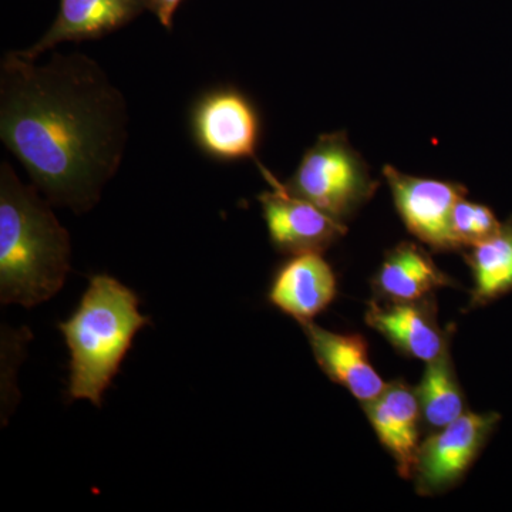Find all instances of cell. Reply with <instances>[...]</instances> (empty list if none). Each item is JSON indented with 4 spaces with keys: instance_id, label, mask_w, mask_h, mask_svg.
Returning <instances> with one entry per match:
<instances>
[{
    "instance_id": "obj_8",
    "label": "cell",
    "mask_w": 512,
    "mask_h": 512,
    "mask_svg": "<svg viewBox=\"0 0 512 512\" xmlns=\"http://www.w3.org/2000/svg\"><path fill=\"white\" fill-rule=\"evenodd\" d=\"M394 205L407 229L436 251H456L451 234L454 207L466 197L464 185L404 174L392 165L383 170Z\"/></svg>"
},
{
    "instance_id": "obj_16",
    "label": "cell",
    "mask_w": 512,
    "mask_h": 512,
    "mask_svg": "<svg viewBox=\"0 0 512 512\" xmlns=\"http://www.w3.org/2000/svg\"><path fill=\"white\" fill-rule=\"evenodd\" d=\"M414 392L420 406L421 421L431 431L443 429L467 413L466 400L458 383L450 348L427 363L426 372Z\"/></svg>"
},
{
    "instance_id": "obj_7",
    "label": "cell",
    "mask_w": 512,
    "mask_h": 512,
    "mask_svg": "<svg viewBox=\"0 0 512 512\" xmlns=\"http://www.w3.org/2000/svg\"><path fill=\"white\" fill-rule=\"evenodd\" d=\"M271 190L259 195L269 239L279 252L288 255L323 252L346 234L345 222L330 217L311 201L293 194L261 163Z\"/></svg>"
},
{
    "instance_id": "obj_12",
    "label": "cell",
    "mask_w": 512,
    "mask_h": 512,
    "mask_svg": "<svg viewBox=\"0 0 512 512\" xmlns=\"http://www.w3.org/2000/svg\"><path fill=\"white\" fill-rule=\"evenodd\" d=\"M376 436L396 461L403 478H412L421 446V413L416 392L409 384L387 383L380 396L363 403Z\"/></svg>"
},
{
    "instance_id": "obj_10",
    "label": "cell",
    "mask_w": 512,
    "mask_h": 512,
    "mask_svg": "<svg viewBox=\"0 0 512 512\" xmlns=\"http://www.w3.org/2000/svg\"><path fill=\"white\" fill-rule=\"evenodd\" d=\"M338 293L332 266L322 252L292 255L278 269L269 288L268 299L299 325L313 322L325 311Z\"/></svg>"
},
{
    "instance_id": "obj_18",
    "label": "cell",
    "mask_w": 512,
    "mask_h": 512,
    "mask_svg": "<svg viewBox=\"0 0 512 512\" xmlns=\"http://www.w3.org/2000/svg\"><path fill=\"white\" fill-rule=\"evenodd\" d=\"M183 0H150L151 12L157 16L164 28L171 29L178 6Z\"/></svg>"
},
{
    "instance_id": "obj_6",
    "label": "cell",
    "mask_w": 512,
    "mask_h": 512,
    "mask_svg": "<svg viewBox=\"0 0 512 512\" xmlns=\"http://www.w3.org/2000/svg\"><path fill=\"white\" fill-rule=\"evenodd\" d=\"M497 413H464L421 443L413 477L421 495L446 493L460 483L493 436Z\"/></svg>"
},
{
    "instance_id": "obj_2",
    "label": "cell",
    "mask_w": 512,
    "mask_h": 512,
    "mask_svg": "<svg viewBox=\"0 0 512 512\" xmlns=\"http://www.w3.org/2000/svg\"><path fill=\"white\" fill-rule=\"evenodd\" d=\"M50 202L0 164V301L33 308L63 288L72 244Z\"/></svg>"
},
{
    "instance_id": "obj_11",
    "label": "cell",
    "mask_w": 512,
    "mask_h": 512,
    "mask_svg": "<svg viewBox=\"0 0 512 512\" xmlns=\"http://www.w3.org/2000/svg\"><path fill=\"white\" fill-rule=\"evenodd\" d=\"M370 328L413 359L429 363L450 348V332L437 322L433 299L413 302H370L366 312Z\"/></svg>"
},
{
    "instance_id": "obj_3",
    "label": "cell",
    "mask_w": 512,
    "mask_h": 512,
    "mask_svg": "<svg viewBox=\"0 0 512 512\" xmlns=\"http://www.w3.org/2000/svg\"><path fill=\"white\" fill-rule=\"evenodd\" d=\"M140 299L110 275H96L69 319L60 323L70 352L69 396L101 406L134 338L150 319Z\"/></svg>"
},
{
    "instance_id": "obj_15",
    "label": "cell",
    "mask_w": 512,
    "mask_h": 512,
    "mask_svg": "<svg viewBox=\"0 0 512 512\" xmlns=\"http://www.w3.org/2000/svg\"><path fill=\"white\" fill-rule=\"evenodd\" d=\"M466 261L474 278L471 308L512 292V217L501 222L493 237L468 248Z\"/></svg>"
},
{
    "instance_id": "obj_13",
    "label": "cell",
    "mask_w": 512,
    "mask_h": 512,
    "mask_svg": "<svg viewBox=\"0 0 512 512\" xmlns=\"http://www.w3.org/2000/svg\"><path fill=\"white\" fill-rule=\"evenodd\" d=\"M302 329L316 362L332 382L348 389L362 403L372 402L382 394L387 383L370 362L362 336L330 332L313 322L305 323Z\"/></svg>"
},
{
    "instance_id": "obj_14",
    "label": "cell",
    "mask_w": 512,
    "mask_h": 512,
    "mask_svg": "<svg viewBox=\"0 0 512 512\" xmlns=\"http://www.w3.org/2000/svg\"><path fill=\"white\" fill-rule=\"evenodd\" d=\"M426 249L402 242L387 252L373 288L386 302H413L429 298L436 289L453 285Z\"/></svg>"
},
{
    "instance_id": "obj_5",
    "label": "cell",
    "mask_w": 512,
    "mask_h": 512,
    "mask_svg": "<svg viewBox=\"0 0 512 512\" xmlns=\"http://www.w3.org/2000/svg\"><path fill=\"white\" fill-rule=\"evenodd\" d=\"M190 128L197 147L217 161L255 158L261 140L258 110L231 86L215 87L195 100Z\"/></svg>"
},
{
    "instance_id": "obj_4",
    "label": "cell",
    "mask_w": 512,
    "mask_h": 512,
    "mask_svg": "<svg viewBox=\"0 0 512 512\" xmlns=\"http://www.w3.org/2000/svg\"><path fill=\"white\" fill-rule=\"evenodd\" d=\"M285 185L340 222L352 217L379 187L345 131L322 134Z\"/></svg>"
},
{
    "instance_id": "obj_17",
    "label": "cell",
    "mask_w": 512,
    "mask_h": 512,
    "mask_svg": "<svg viewBox=\"0 0 512 512\" xmlns=\"http://www.w3.org/2000/svg\"><path fill=\"white\" fill-rule=\"evenodd\" d=\"M500 227L501 222L487 205L468 201L464 197L454 207L451 234L457 249L476 247L493 237Z\"/></svg>"
},
{
    "instance_id": "obj_9",
    "label": "cell",
    "mask_w": 512,
    "mask_h": 512,
    "mask_svg": "<svg viewBox=\"0 0 512 512\" xmlns=\"http://www.w3.org/2000/svg\"><path fill=\"white\" fill-rule=\"evenodd\" d=\"M151 10L150 0H60L55 22L35 45L20 50L28 59L64 42H84L109 35Z\"/></svg>"
},
{
    "instance_id": "obj_1",
    "label": "cell",
    "mask_w": 512,
    "mask_h": 512,
    "mask_svg": "<svg viewBox=\"0 0 512 512\" xmlns=\"http://www.w3.org/2000/svg\"><path fill=\"white\" fill-rule=\"evenodd\" d=\"M119 87L83 53L0 62V138L53 205L87 212L119 171L128 141Z\"/></svg>"
}]
</instances>
